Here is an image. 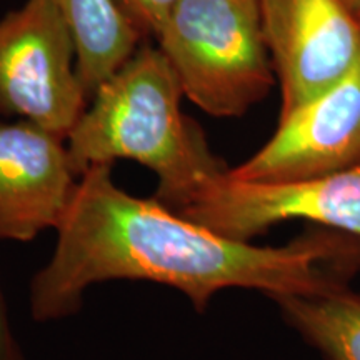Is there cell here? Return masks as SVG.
Instances as JSON below:
<instances>
[{
    "instance_id": "6",
    "label": "cell",
    "mask_w": 360,
    "mask_h": 360,
    "mask_svg": "<svg viewBox=\"0 0 360 360\" xmlns=\"http://www.w3.org/2000/svg\"><path fill=\"white\" fill-rule=\"evenodd\" d=\"M281 84V117L330 89L360 58V20L345 0H259Z\"/></svg>"
},
{
    "instance_id": "7",
    "label": "cell",
    "mask_w": 360,
    "mask_h": 360,
    "mask_svg": "<svg viewBox=\"0 0 360 360\" xmlns=\"http://www.w3.org/2000/svg\"><path fill=\"white\" fill-rule=\"evenodd\" d=\"M360 162V58L345 77L289 114L250 159L229 169L244 182H302Z\"/></svg>"
},
{
    "instance_id": "13",
    "label": "cell",
    "mask_w": 360,
    "mask_h": 360,
    "mask_svg": "<svg viewBox=\"0 0 360 360\" xmlns=\"http://www.w3.org/2000/svg\"><path fill=\"white\" fill-rule=\"evenodd\" d=\"M354 13H355V15H357V19L360 20V0H359L357 4H355V7H354Z\"/></svg>"
},
{
    "instance_id": "9",
    "label": "cell",
    "mask_w": 360,
    "mask_h": 360,
    "mask_svg": "<svg viewBox=\"0 0 360 360\" xmlns=\"http://www.w3.org/2000/svg\"><path fill=\"white\" fill-rule=\"evenodd\" d=\"M69 25L77 49V70L89 97L141 47L143 35L115 0H51Z\"/></svg>"
},
{
    "instance_id": "4",
    "label": "cell",
    "mask_w": 360,
    "mask_h": 360,
    "mask_svg": "<svg viewBox=\"0 0 360 360\" xmlns=\"http://www.w3.org/2000/svg\"><path fill=\"white\" fill-rule=\"evenodd\" d=\"M89 102L74 35L51 0H25L0 19V114L67 141Z\"/></svg>"
},
{
    "instance_id": "11",
    "label": "cell",
    "mask_w": 360,
    "mask_h": 360,
    "mask_svg": "<svg viewBox=\"0 0 360 360\" xmlns=\"http://www.w3.org/2000/svg\"><path fill=\"white\" fill-rule=\"evenodd\" d=\"M124 15L143 37H154L177 0H115Z\"/></svg>"
},
{
    "instance_id": "1",
    "label": "cell",
    "mask_w": 360,
    "mask_h": 360,
    "mask_svg": "<svg viewBox=\"0 0 360 360\" xmlns=\"http://www.w3.org/2000/svg\"><path fill=\"white\" fill-rule=\"evenodd\" d=\"M114 165H94L77 180L56 229L52 257L30 283L39 322L70 317L96 283L146 281L172 287L205 312L220 290L314 295L349 285L360 270V238L321 227L287 245L262 247L220 236L159 200L125 192Z\"/></svg>"
},
{
    "instance_id": "12",
    "label": "cell",
    "mask_w": 360,
    "mask_h": 360,
    "mask_svg": "<svg viewBox=\"0 0 360 360\" xmlns=\"http://www.w3.org/2000/svg\"><path fill=\"white\" fill-rule=\"evenodd\" d=\"M0 360H24L8 323L2 295H0Z\"/></svg>"
},
{
    "instance_id": "8",
    "label": "cell",
    "mask_w": 360,
    "mask_h": 360,
    "mask_svg": "<svg viewBox=\"0 0 360 360\" xmlns=\"http://www.w3.org/2000/svg\"><path fill=\"white\" fill-rule=\"evenodd\" d=\"M77 180L65 139L29 120H0V240L57 229Z\"/></svg>"
},
{
    "instance_id": "14",
    "label": "cell",
    "mask_w": 360,
    "mask_h": 360,
    "mask_svg": "<svg viewBox=\"0 0 360 360\" xmlns=\"http://www.w3.org/2000/svg\"><path fill=\"white\" fill-rule=\"evenodd\" d=\"M345 2H347V6H349V7H350V8H352V11H354L355 4H357V2H359V0H345Z\"/></svg>"
},
{
    "instance_id": "3",
    "label": "cell",
    "mask_w": 360,
    "mask_h": 360,
    "mask_svg": "<svg viewBox=\"0 0 360 360\" xmlns=\"http://www.w3.org/2000/svg\"><path fill=\"white\" fill-rule=\"evenodd\" d=\"M154 39L184 96L209 115H244L276 84L259 0H177Z\"/></svg>"
},
{
    "instance_id": "10",
    "label": "cell",
    "mask_w": 360,
    "mask_h": 360,
    "mask_svg": "<svg viewBox=\"0 0 360 360\" xmlns=\"http://www.w3.org/2000/svg\"><path fill=\"white\" fill-rule=\"evenodd\" d=\"M282 317L326 360H360V292L277 295Z\"/></svg>"
},
{
    "instance_id": "2",
    "label": "cell",
    "mask_w": 360,
    "mask_h": 360,
    "mask_svg": "<svg viewBox=\"0 0 360 360\" xmlns=\"http://www.w3.org/2000/svg\"><path fill=\"white\" fill-rule=\"evenodd\" d=\"M184 90L159 47L142 45L90 98L67 137L75 174L134 160L155 174L154 199L182 214L229 172L204 130L184 114Z\"/></svg>"
},
{
    "instance_id": "5",
    "label": "cell",
    "mask_w": 360,
    "mask_h": 360,
    "mask_svg": "<svg viewBox=\"0 0 360 360\" xmlns=\"http://www.w3.org/2000/svg\"><path fill=\"white\" fill-rule=\"evenodd\" d=\"M182 215L220 236L247 242L287 220H307L360 238V162L302 182H244L227 172L205 187Z\"/></svg>"
}]
</instances>
